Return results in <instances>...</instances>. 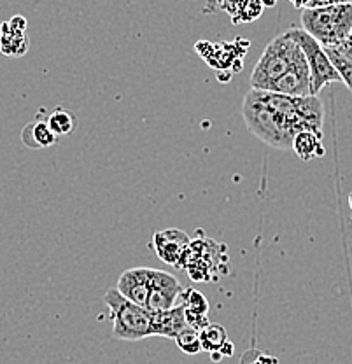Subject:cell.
I'll return each mask as SVG.
<instances>
[{"label":"cell","instance_id":"44dd1931","mask_svg":"<svg viewBox=\"0 0 352 364\" xmlns=\"http://www.w3.org/2000/svg\"><path fill=\"white\" fill-rule=\"evenodd\" d=\"M335 51H338L343 58L352 62V41H346V43H342L340 46H335Z\"/></svg>","mask_w":352,"mask_h":364},{"label":"cell","instance_id":"7c38bea8","mask_svg":"<svg viewBox=\"0 0 352 364\" xmlns=\"http://www.w3.org/2000/svg\"><path fill=\"white\" fill-rule=\"evenodd\" d=\"M263 0H219V9L230 14L233 23H251L263 13Z\"/></svg>","mask_w":352,"mask_h":364},{"label":"cell","instance_id":"ffe728a7","mask_svg":"<svg viewBox=\"0 0 352 364\" xmlns=\"http://www.w3.org/2000/svg\"><path fill=\"white\" fill-rule=\"evenodd\" d=\"M297 9H316V7L336 6V4H352V0H289Z\"/></svg>","mask_w":352,"mask_h":364},{"label":"cell","instance_id":"30bf717a","mask_svg":"<svg viewBox=\"0 0 352 364\" xmlns=\"http://www.w3.org/2000/svg\"><path fill=\"white\" fill-rule=\"evenodd\" d=\"M186 314L183 305L177 303L172 309L164 312H153V336H164V338L176 340L183 329L188 328Z\"/></svg>","mask_w":352,"mask_h":364},{"label":"cell","instance_id":"ac0fdd59","mask_svg":"<svg viewBox=\"0 0 352 364\" xmlns=\"http://www.w3.org/2000/svg\"><path fill=\"white\" fill-rule=\"evenodd\" d=\"M176 343L177 347L188 355H196L200 354V352H203L202 343H200V331H196L191 326H188L186 329H183V331L176 336Z\"/></svg>","mask_w":352,"mask_h":364},{"label":"cell","instance_id":"7402d4cb","mask_svg":"<svg viewBox=\"0 0 352 364\" xmlns=\"http://www.w3.org/2000/svg\"><path fill=\"white\" fill-rule=\"evenodd\" d=\"M7 23H9L11 28L18 30V32H26V20L23 16H13Z\"/></svg>","mask_w":352,"mask_h":364},{"label":"cell","instance_id":"3957f363","mask_svg":"<svg viewBox=\"0 0 352 364\" xmlns=\"http://www.w3.org/2000/svg\"><path fill=\"white\" fill-rule=\"evenodd\" d=\"M302 55L300 46L294 43L286 32L272 39L261 53L251 72V90L268 91L270 86L286 74V70L294 63V60Z\"/></svg>","mask_w":352,"mask_h":364},{"label":"cell","instance_id":"8992f818","mask_svg":"<svg viewBox=\"0 0 352 364\" xmlns=\"http://www.w3.org/2000/svg\"><path fill=\"white\" fill-rule=\"evenodd\" d=\"M184 287L181 286L179 280L172 273L164 270L151 272L149 284V298H147L146 309L149 312H164V310L172 309L179 303L181 294Z\"/></svg>","mask_w":352,"mask_h":364},{"label":"cell","instance_id":"277c9868","mask_svg":"<svg viewBox=\"0 0 352 364\" xmlns=\"http://www.w3.org/2000/svg\"><path fill=\"white\" fill-rule=\"evenodd\" d=\"M104 301L111 312L112 335L117 340L139 341L153 336V312L123 298L117 289H109Z\"/></svg>","mask_w":352,"mask_h":364},{"label":"cell","instance_id":"ba28073f","mask_svg":"<svg viewBox=\"0 0 352 364\" xmlns=\"http://www.w3.org/2000/svg\"><path fill=\"white\" fill-rule=\"evenodd\" d=\"M151 272H153V268L147 267H135L124 270L117 279V293L127 298L128 301L146 309L147 298H149Z\"/></svg>","mask_w":352,"mask_h":364},{"label":"cell","instance_id":"5bb4252c","mask_svg":"<svg viewBox=\"0 0 352 364\" xmlns=\"http://www.w3.org/2000/svg\"><path fill=\"white\" fill-rule=\"evenodd\" d=\"M28 37L26 32H18V30L11 28L9 23L4 21L0 26V51L6 56H23L28 51Z\"/></svg>","mask_w":352,"mask_h":364},{"label":"cell","instance_id":"9a60e30c","mask_svg":"<svg viewBox=\"0 0 352 364\" xmlns=\"http://www.w3.org/2000/svg\"><path fill=\"white\" fill-rule=\"evenodd\" d=\"M21 139L28 147L41 149V147H49L56 142V135L49 130L46 121H33L26 124Z\"/></svg>","mask_w":352,"mask_h":364},{"label":"cell","instance_id":"6da1fadb","mask_svg":"<svg viewBox=\"0 0 352 364\" xmlns=\"http://www.w3.org/2000/svg\"><path fill=\"white\" fill-rule=\"evenodd\" d=\"M242 117L252 135L258 136L261 142L279 151H289L297 132L291 124L265 104L258 90H251L242 102Z\"/></svg>","mask_w":352,"mask_h":364},{"label":"cell","instance_id":"2e32d148","mask_svg":"<svg viewBox=\"0 0 352 364\" xmlns=\"http://www.w3.org/2000/svg\"><path fill=\"white\" fill-rule=\"evenodd\" d=\"M228 341V333L223 326L209 324L200 331V343H202V350L218 352L223 345Z\"/></svg>","mask_w":352,"mask_h":364},{"label":"cell","instance_id":"d6986e66","mask_svg":"<svg viewBox=\"0 0 352 364\" xmlns=\"http://www.w3.org/2000/svg\"><path fill=\"white\" fill-rule=\"evenodd\" d=\"M324 51H326L329 62L333 63L335 70L338 72L340 81L352 91V62L343 58L338 51H335V48H324Z\"/></svg>","mask_w":352,"mask_h":364},{"label":"cell","instance_id":"9c48e42d","mask_svg":"<svg viewBox=\"0 0 352 364\" xmlns=\"http://www.w3.org/2000/svg\"><path fill=\"white\" fill-rule=\"evenodd\" d=\"M272 93L286 95V97H309L310 95V70L302 53L294 63L270 86Z\"/></svg>","mask_w":352,"mask_h":364},{"label":"cell","instance_id":"d4e9b609","mask_svg":"<svg viewBox=\"0 0 352 364\" xmlns=\"http://www.w3.org/2000/svg\"><path fill=\"white\" fill-rule=\"evenodd\" d=\"M349 207L352 208V193L349 195Z\"/></svg>","mask_w":352,"mask_h":364},{"label":"cell","instance_id":"4fadbf2b","mask_svg":"<svg viewBox=\"0 0 352 364\" xmlns=\"http://www.w3.org/2000/svg\"><path fill=\"white\" fill-rule=\"evenodd\" d=\"M291 149L294 151L302 161H310V159L323 158L326 154V149L323 146V136L312 134V132H300L293 139Z\"/></svg>","mask_w":352,"mask_h":364},{"label":"cell","instance_id":"484cf974","mask_svg":"<svg viewBox=\"0 0 352 364\" xmlns=\"http://www.w3.org/2000/svg\"><path fill=\"white\" fill-rule=\"evenodd\" d=\"M347 41H352V30H351V36H349V39H347Z\"/></svg>","mask_w":352,"mask_h":364},{"label":"cell","instance_id":"8fae6325","mask_svg":"<svg viewBox=\"0 0 352 364\" xmlns=\"http://www.w3.org/2000/svg\"><path fill=\"white\" fill-rule=\"evenodd\" d=\"M179 305H183L184 314H186V321L191 328L196 331H202L206 326H209V301L200 291L196 289H184L179 298Z\"/></svg>","mask_w":352,"mask_h":364},{"label":"cell","instance_id":"cb8c5ba5","mask_svg":"<svg viewBox=\"0 0 352 364\" xmlns=\"http://www.w3.org/2000/svg\"><path fill=\"white\" fill-rule=\"evenodd\" d=\"M210 359H212V361H214V363H218V361H221L223 355L219 354V352H210Z\"/></svg>","mask_w":352,"mask_h":364},{"label":"cell","instance_id":"5b68a950","mask_svg":"<svg viewBox=\"0 0 352 364\" xmlns=\"http://www.w3.org/2000/svg\"><path fill=\"white\" fill-rule=\"evenodd\" d=\"M287 36L300 46L302 53H304L306 65L310 70V95H316L319 97V91L328 85H335L340 81L338 72L335 70L333 63L329 62L326 51L324 48L317 43L316 39L309 36L305 30L302 28H291L287 30Z\"/></svg>","mask_w":352,"mask_h":364},{"label":"cell","instance_id":"7a4b0ae2","mask_svg":"<svg viewBox=\"0 0 352 364\" xmlns=\"http://www.w3.org/2000/svg\"><path fill=\"white\" fill-rule=\"evenodd\" d=\"M302 30L323 48H335L346 43L352 30V4L304 9L300 14Z\"/></svg>","mask_w":352,"mask_h":364},{"label":"cell","instance_id":"52a82bcc","mask_svg":"<svg viewBox=\"0 0 352 364\" xmlns=\"http://www.w3.org/2000/svg\"><path fill=\"white\" fill-rule=\"evenodd\" d=\"M189 242H191V238H189L184 231L170 228V230L154 233L149 245L164 263L172 264V267H179L181 261H183L184 252H186V249L189 247Z\"/></svg>","mask_w":352,"mask_h":364},{"label":"cell","instance_id":"603a6c76","mask_svg":"<svg viewBox=\"0 0 352 364\" xmlns=\"http://www.w3.org/2000/svg\"><path fill=\"white\" fill-rule=\"evenodd\" d=\"M219 354H221L223 355V358H232V355H233V352H235V345L232 343V341H226V343L225 345H223V347L221 348H219Z\"/></svg>","mask_w":352,"mask_h":364},{"label":"cell","instance_id":"e0dca14e","mask_svg":"<svg viewBox=\"0 0 352 364\" xmlns=\"http://www.w3.org/2000/svg\"><path fill=\"white\" fill-rule=\"evenodd\" d=\"M46 123L53 134L56 136H62V135H69L70 132L74 130L75 117L72 116L69 111H65V109H55V111L48 116Z\"/></svg>","mask_w":352,"mask_h":364}]
</instances>
